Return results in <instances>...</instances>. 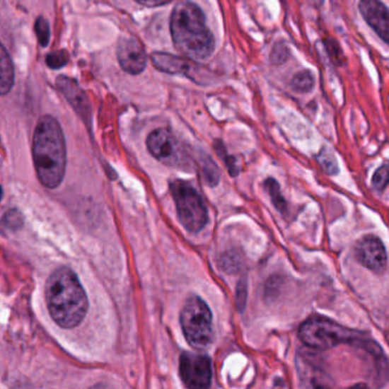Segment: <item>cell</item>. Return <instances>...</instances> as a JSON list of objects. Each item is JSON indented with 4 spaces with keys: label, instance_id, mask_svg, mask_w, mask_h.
Segmentation results:
<instances>
[{
    "label": "cell",
    "instance_id": "1",
    "mask_svg": "<svg viewBox=\"0 0 389 389\" xmlns=\"http://www.w3.org/2000/svg\"><path fill=\"white\" fill-rule=\"evenodd\" d=\"M33 156L39 182L47 189H57L64 178L66 148L62 128L52 115H44L35 126Z\"/></svg>",
    "mask_w": 389,
    "mask_h": 389
},
{
    "label": "cell",
    "instance_id": "2",
    "mask_svg": "<svg viewBox=\"0 0 389 389\" xmlns=\"http://www.w3.org/2000/svg\"><path fill=\"white\" fill-rule=\"evenodd\" d=\"M170 33L177 52L187 59L204 61L215 50V38L207 25L206 15L192 1H182L175 6Z\"/></svg>",
    "mask_w": 389,
    "mask_h": 389
},
{
    "label": "cell",
    "instance_id": "3",
    "mask_svg": "<svg viewBox=\"0 0 389 389\" xmlns=\"http://www.w3.org/2000/svg\"><path fill=\"white\" fill-rule=\"evenodd\" d=\"M45 294L48 312L57 325L71 329L83 322L88 310V298L74 271L68 267L54 271Z\"/></svg>",
    "mask_w": 389,
    "mask_h": 389
},
{
    "label": "cell",
    "instance_id": "4",
    "mask_svg": "<svg viewBox=\"0 0 389 389\" xmlns=\"http://www.w3.org/2000/svg\"><path fill=\"white\" fill-rule=\"evenodd\" d=\"M298 336L305 345L318 351L330 349L345 342L360 344L363 347H366L363 344H368L363 340L360 332L347 329L322 316L307 318L299 327Z\"/></svg>",
    "mask_w": 389,
    "mask_h": 389
},
{
    "label": "cell",
    "instance_id": "5",
    "mask_svg": "<svg viewBox=\"0 0 389 389\" xmlns=\"http://www.w3.org/2000/svg\"><path fill=\"white\" fill-rule=\"evenodd\" d=\"M180 325L186 342L195 349H204L211 344V310L198 296H192L185 301L180 313Z\"/></svg>",
    "mask_w": 389,
    "mask_h": 389
},
{
    "label": "cell",
    "instance_id": "6",
    "mask_svg": "<svg viewBox=\"0 0 389 389\" xmlns=\"http://www.w3.org/2000/svg\"><path fill=\"white\" fill-rule=\"evenodd\" d=\"M170 192L182 225L192 233L200 232L208 221V210L198 191L178 180L171 183Z\"/></svg>",
    "mask_w": 389,
    "mask_h": 389
},
{
    "label": "cell",
    "instance_id": "7",
    "mask_svg": "<svg viewBox=\"0 0 389 389\" xmlns=\"http://www.w3.org/2000/svg\"><path fill=\"white\" fill-rule=\"evenodd\" d=\"M146 145L150 153L160 163L175 168H191L189 153L169 130L165 128L153 130L146 139Z\"/></svg>",
    "mask_w": 389,
    "mask_h": 389
},
{
    "label": "cell",
    "instance_id": "8",
    "mask_svg": "<svg viewBox=\"0 0 389 389\" xmlns=\"http://www.w3.org/2000/svg\"><path fill=\"white\" fill-rule=\"evenodd\" d=\"M180 376L189 388H208L211 385L210 359L204 354L183 353L180 359Z\"/></svg>",
    "mask_w": 389,
    "mask_h": 389
},
{
    "label": "cell",
    "instance_id": "9",
    "mask_svg": "<svg viewBox=\"0 0 389 389\" xmlns=\"http://www.w3.org/2000/svg\"><path fill=\"white\" fill-rule=\"evenodd\" d=\"M355 255L359 262L375 273H383L387 267V254L385 245L377 236H364L357 242Z\"/></svg>",
    "mask_w": 389,
    "mask_h": 389
},
{
    "label": "cell",
    "instance_id": "10",
    "mask_svg": "<svg viewBox=\"0 0 389 389\" xmlns=\"http://www.w3.org/2000/svg\"><path fill=\"white\" fill-rule=\"evenodd\" d=\"M117 57L122 70L133 76L143 72L146 66V53L141 42L134 37L120 39Z\"/></svg>",
    "mask_w": 389,
    "mask_h": 389
},
{
    "label": "cell",
    "instance_id": "11",
    "mask_svg": "<svg viewBox=\"0 0 389 389\" xmlns=\"http://www.w3.org/2000/svg\"><path fill=\"white\" fill-rule=\"evenodd\" d=\"M359 9L364 21L389 45V8L381 0H360Z\"/></svg>",
    "mask_w": 389,
    "mask_h": 389
},
{
    "label": "cell",
    "instance_id": "12",
    "mask_svg": "<svg viewBox=\"0 0 389 389\" xmlns=\"http://www.w3.org/2000/svg\"><path fill=\"white\" fill-rule=\"evenodd\" d=\"M57 86L71 106L76 110V112L88 120L91 118V104L87 95L80 88L78 83L71 78L59 77Z\"/></svg>",
    "mask_w": 389,
    "mask_h": 389
},
{
    "label": "cell",
    "instance_id": "13",
    "mask_svg": "<svg viewBox=\"0 0 389 389\" xmlns=\"http://www.w3.org/2000/svg\"><path fill=\"white\" fill-rule=\"evenodd\" d=\"M152 62L158 70L169 74H184L191 68L187 59L167 53H154Z\"/></svg>",
    "mask_w": 389,
    "mask_h": 389
},
{
    "label": "cell",
    "instance_id": "14",
    "mask_svg": "<svg viewBox=\"0 0 389 389\" xmlns=\"http://www.w3.org/2000/svg\"><path fill=\"white\" fill-rule=\"evenodd\" d=\"M14 85V66L12 59L9 57L5 46L1 47V95H6L11 92Z\"/></svg>",
    "mask_w": 389,
    "mask_h": 389
},
{
    "label": "cell",
    "instance_id": "15",
    "mask_svg": "<svg viewBox=\"0 0 389 389\" xmlns=\"http://www.w3.org/2000/svg\"><path fill=\"white\" fill-rule=\"evenodd\" d=\"M314 85H315V81H314L312 72L307 70L297 72L292 77L291 83H290L291 88L299 94H307V93L312 92Z\"/></svg>",
    "mask_w": 389,
    "mask_h": 389
},
{
    "label": "cell",
    "instance_id": "16",
    "mask_svg": "<svg viewBox=\"0 0 389 389\" xmlns=\"http://www.w3.org/2000/svg\"><path fill=\"white\" fill-rule=\"evenodd\" d=\"M318 163L321 166L322 169L329 175L338 174L339 171V166L337 161L336 156L333 153L330 149L322 148L316 156Z\"/></svg>",
    "mask_w": 389,
    "mask_h": 389
},
{
    "label": "cell",
    "instance_id": "17",
    "mask_svg": "<svg viewBox=\"0 0 389 389\" xmlns=\"http://www.w3.org/2000/svg\"><path fill=\"white\" fill-rule=\"evenodd\" d=\"M264 185H265L266 191L269 192L272 202L274 204L275 208L279 211L282 212V214H286L288 207H286V200L283 198L280 185L277 184V180H273V178H269V180H266Z\"/></svg>",
    "mask_w": 389,
    "mask_h": 389
},
{
    "label": "cell",
    "instance_id": "18",
    "mask_svg": "<svg viewBox=\"0 0 389 389\" xmlns=\"http://www.w3.org/2000/svg\"><path fill=\"white\" fill-rule=\"evenodd\" d=\"M327 55L330 57L331 62L335 63L337 66H342L345 63V57L342 53L339 42L336 39L327 38L323 40Z\"/></svg>",
    "mask_w": 389,
    "mask_h": 389
},
{
    "label": "cell",
    "instance_id": "19",
    "mask_svg": "<svg viewBox=\"0 0 389 389\" xmlns=\"http://www.w3.org/2000/svg\"><path fill=\"white\" fill-rule=\"evenodd\" d=\"M35 31L39 45L42 47H46L50 44V28L47 20L42 18V16L37 18L35 24Z\"/></svg>",
    "mask_w": 389,
    "mask_h": 389
},
{
    "label": "cell",
    "instance_id": "20",
    "mask_svg": "<svg viewBox=\"0 0 389 389\" xmlns=\"http://www.w3.org/2000/svg\"><path fill=\"white\" fill-rule=\"evenodd\" d=\"M289 59V47L283 42H277L272 48L269 61L273 65H282Z\"/></svg>",
    "mask_w": 389,
    "mask_h": 389
},
{
    "label": "cell",
    "instance_id": "21",
    "mask_svg": "<svg viewBox=\"0 0 389 389\" xmlns=\"http://www.w3.org/2000/svg\"><path fill=\"white\" fill-rule=\"evenodd\" d=\"M70 61L69 54L66 50H57L53 53H50L46 57V63L50 69H61L68 64Z\"/></svg>",
    "mask_w": 389,
    "mask_h": 389
},
{
    "label": "cell",
    "instance_id": "22",
    "mask_svg": "<svg viewBox=\"0 0 389 389\" xmlns=\"http://www.w3.org/2000/svg\"><path fill=\"white\" fill-rule=\"evenodd\" d=\"M389 183V166H383L372 176V186L378 191L385 190Z\"/></svg>",
    "mask_w": 389,
    "mask_h": 389
},
{
    "label": "cell",
    "instance_id": "23",
    "mask_svg": "<svg viewBox=\"0 0 389 389\" xmlns=\"http://www.w3.org/2000/svg\"><path fill=\"white\" fill-rule=\"evenodd\" d=\"M204 175L208 185L215 186L219 182V170L216 166L211 163V160H207L204 166Z\"/></svg>",
    "mask_w": 389,
    "mask_h": 389
},
{
    "label": "cell",
    "instance_id": "24",
    "mask_svg": "<svg viewBox=\"0 0 389 389\" xmlns=\"http://www.w3.org/2000/svg\"><path fill=\"white\" fill-rule=\"evenodd\" d=\"M245 298H247V286L245 282H241L238 286V292H236V303H238L240 310L245 306Z\"/></svg>",
    "mask_w": 389,
    "mask_h": 389
},
{
    "label": "cell",
    "instance_id": "25",
    "mask_svg": "<svg viewBox=\"0 0 389 389\" xmlns=\"http://www.w3.org/2000/svg\"><path fill=\"white\" fill-rule=\"evenodd\" d=\"M21 216H18L16 211H9L6 216H5V221H7V226L11 228H18V225L22 224V221H20Z\"/></svg>",
    "mask_w": 389,
    "mask_h": 389
},
{
    "label": "cell",
    "instance_id": "26",
    "mask_svg": "<svg viewBox=\"0 0 389 389\" xmlns=\"http://www.w3.org/2000/svg\"><path fill=\"white\" fill-rule=\"evenodd\" d=\"M137 3L144 5V6L148 7H156V6H163L166 4H169L173 0H135Z\"/></svg>",
    "mask_w": 389,
    "mask_h": 389
},
{
    "label": "cell",
    "instance_id": "27",
    "mask_svg": "<svg viewBox=\"0 0 389 389\" xmlns=\"http://www.w3.org/2000/svg\"><path fill=\"white\" fill-rule=\"evenodd\" d=\"M315 6L320 7L323 5V3H325V0H310Z\"/></svg>",
    "mask_w": 389,
    "mask_h": 389
}]
</instances>
